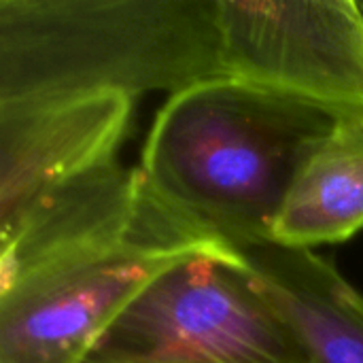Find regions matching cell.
<instances>
[{"instance_id":"cell-5","label":"cell","mask_w":363,"mask_h":363,"mask_svg":"<svg viewBox=\"0 0 363 363\" xmlns=\"http://www.w3.org/2000/svg\"><path fill=\"white\" fill-rule=\"evenodd\" d=\"M217 28L225 77L363 113V15L357 0H217Z\"/></svg>"},{"instance_id":"cell-1","label":"cell","mask_w":363,"mask_h":363,"mask_svg":"<svg viewBox=\"0 0 363 363\" xmlns=\"http://www.w3.org/2000/svg\"><path fill=\"white\" fill-rule=\"evenodd\" d=\"M349 111L232 77L170 94L143 149L149 191L232 249L272 242L283 202Z\"/></svg>"},{"instance_id":"cell-2","label":"cell","mask_w":363,"mask_h":363,"mask_svg":"<svg viewBox=\"0 0 363 363\" xmlns=\"http://www.w3.org/2000/svg\"><path fill=\"white\" fill-rule=\"evenodd\" d=\"M215 77L217 0H0V102L177 94Z\"/></svg>"},{"instance_id":"cell-4","label":"cell","mask_w":363,"mask_h":363,"mask_svg":"<svg viewBox=\"0 0 363 363\" xmlns=\"http://www.w3.org/2000/svg\"><path fill=\"white\" fill-rule=\"evenodd\" d=\"M83 363H311L232 247L194 253L147 283Z\"/></svg>"},{"instance_id":"cell-8","label":"cell","mask_w":363,"mask_h":363,"mask_svg":"<svg viewBox=\"0 0 363 363\" xmlns=\"http://www.w3.org/2000/svg\"><path fill=\"white\" fill-rule=\"evenodd\" d=\"M363 230V113H347L300 168L272 228V245H340Z\"/></svg>"},{"instance_id":"cell-6","label":"cell","mask_w":363,"mask_h":363,"mask_svg":"<svg viewBox=\"0 0 363 363\" xmlns=\"http://www.w3.org/2000/svg\"><path fill=\"white\" fill-rule=\"evenodd\" d=\"M134 102L113 91L0 102V230L117 164Z\"/></svg>"},{"instance_id":"cell-7","label":"cell","mask_w":363,"mask_h":363,"mask_svg":"<svg viewBox=\"0 0 363 363\" xmlns=\"http://www.w3.org/2000/svg\"><path fill=\"white\" fill-rule=\"evenodd\" d=\"M234 253L298 334L311 363H363V294L332 262L272 242Z\"/></svg>"},{"instance_id":"cell-3","label":"cell","mask_w":363,"mask_h":363,"mask_svg":"<svg viewBox=\"0 0 363 363\" xmlns=\"http://www.w3.org/2000/svg\"><path fill=\"white\" fill-rule=\"evenodd\" d=\"M221 247L155 198L134 225L60 251L0 285V363H83L147 283Z\"/></svg>"},{"instance_id":"cell-9","label":"cell","mask_w":363,"mask_h":363,"mask_svg":"<svg viewBox=\"0 0 363 363\" xmlns=\"http://www.w3.org/2000/svg\"><path fill=\"white\" fill-rule=\"evenodd\" d=\"M357 6H359V11H362L363 15V0H357Z\"/></svg>"}]
</instances>
